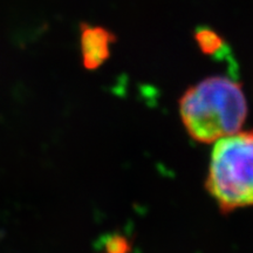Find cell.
Returning <instances> with one entry per match:
<instances>
[{
  "label": "cell",
  "instance_id": "cell-1",
  "mask_svg": "<svg viewBox=\"0 0 253 253\" xmlns=\"http://www.w3.org/2000/svg\"><path fill=\"white\" fill-rule=\"evenodd\" d=\"M179 116L192 140L214 143L242 130L248 101L238 82L220 75L209 77L182 95Z\"/></svg>",
  "mask_w": 253,
  "mask_h": 253
},
{
  "label": "cell",
  "instance_id": "cell-4",
  "mask_svg": "<svg viewBox=\"0 0 253 253\" xmlns=\"http://www.w3.org/2000/svg\"><path fill=\"white\" fill-rule=\"evenodd\" d=\"M195 40L205 55H214L225 45L223 37L209 27H199L195 32Z\"/></svg>",
  "mask_w": 253,
  "mask_h": 253
},
{
  "label": "cell",
  "instance_id": "cell-5",
  "mask_svg": "<svg viewBox=\"0 0 253 253\" xmlns=\"http://www.w3.org/2000/svg\"><path fill=\"white\" fill-rule=\"evenodd\" d=\"M100 248L102 253H130L131 243L121 233H110L101 238Z\"/></svg>",
  "mask_w": 253,
  "mask_h": 253
},
{
  "label": "cell",
  "instance_id": "cell-3",
  "mask_svg": "<svg viewBox=\"0 0 253 253\" xmlns=\"http://www.w3.org/2000/svg\"><path fill=\"white\" fill-rule=\"evenodd\" d=\"M118 38L112 31L88 23L80 24L82 66L87 71H96L110 58V46Z\"/></svg>",
  "mask_w": 253,
  "mask_h": 253
},
{
  "label": "cell",
  "instance_id": "cell-2",
  "mask_svg": "<svg viewBox=\"0 0 253 253\" xmlns=\"http://www.w3.org/2000/svg\"><path fill=\"white\" fill-rule=\"evenodd\" d=\"M205 188L223 213L253 207V129L214 142Z\"/></svg>",
  "mask_w": 253,
  "mask_h": 253
}]
</instances>
